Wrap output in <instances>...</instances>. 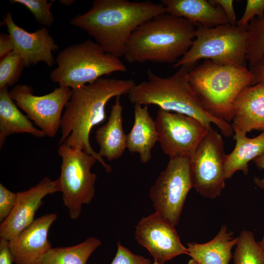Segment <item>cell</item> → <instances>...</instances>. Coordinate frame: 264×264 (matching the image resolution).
Segmentation results:
<instances>
[{
	"instance_id": "cell-1",
	"label": "cell",
	"mask_w": 264,
	"mask_h": 264,
	"mask_svg": "<svg viewBox=\"0 0 264 264\" xmlns=\"http://www.w3.org/2000/svg\"><path fill=\"white\" fill-rule=\"evenodd\" d=\"M135 85L132 79L100 78L95 82L72 89L61 122L62 136L59 144L82 150L94 156L107 173L111 166L107 164L90 144L92 128L106 118L105 107L112 98L129 94Z\"/></svg>"
},
{
	"instance_id": "cell-2",
	"label": "cell",
	"mask_w": 264,
	"mask_h": 264,
	"mask_svg": "<svg viewBox=\"0 0 264 264\" xmlns=\"http://www.w3.org/2000/svg\"><path fill=\"white\" fill-rule=\"evenodd\" d=\"M165 13L163 4L151 1L95 0L88 11L77 15L70 23L92 36L106 52L120 58L134 31Z\"/></svg>"
},
{
	"instance_id": "cell-3",
	"label": "cell",
	"mask_w": 264,
	"mask_h": 264,
	"mask_svg": "<svg viewBox=\"0 0 264 264\" xmlns=\"http://www.w3.org/2000/svg\"><path fill=\"white\" fill-rule=\"evenodd\" d=\"M189 68L181 66L172 75L161 77L148 69V80L135 84L129 93L130 102L134 105H156L163 110L197 119L208 129L214 124L225 137L233 136L229 122L213 116L203 108L189 82Z\"/></svg>"
},
{
	"instance_id": "cell-4",
	"label": "cell",
	"mask_w": 264,
	"mask_h": 264,
	"mask_svg": "<svg viewBox=\"0 0 264 264\" xmlns=\"http://www.w3.org/2000/svg\"><path fill=\"white\" fill-rule=\"evenodd\" d=\"M196 28L183 18L166 13L159 15L134 31L124 57L130 63H176L190 48Z\"/></svg>"
},
{
	"instance_id": "cell-5",
	"label": "cell",
	"mask_w": 264,
	"mask_h": 264,
	"mask_svg": "<svg viewBox=\"0 0 264 264\" xmlns=\"http://www.w3.org/2000/svg\"><path fill=\"white\" fill-rule=\"evenodd\" d=\"M188 78L205 110L228 122L232 120L237 97L253 82L246 67L221 65L209 60L189 70Z\"/></svg>"
},
{
	"instance_id": "cell-6",
	"label": "cell",
	"mask_w": 264,
	"mask_h": 264,
	"mask_svg": "<svg viewBox=\"0 0 264 264\" xmlns=\"http://www.w3.org/2000/svg\"><path fill=\"white\" fill-rule=\"evenodd\" d=\"M55 61L57 66L50 73L51 80L60 87L71 89L104 75L127 71L119 58L106 52L90 40L66 47L59 52Z\"/></svg>"
},
{
	"instance_id": "cell-7",
	"label": "cell",
	"mask_w": 264,
	"mask_h": 264,
	"mask_svg": "<svg viewBox=\"0 0 264 264\" xmlns=\"http://www.w3.org/2000/svg\"><path fill=\"white\" fill-rule=\"evenodd\" d=\"M247 47L246 29L229 23L210 28L198 26L190 48L174 67L190 68L202 59L221 65L246 67Z\"/></svg>"
},
{
	"instance_id": "cell-8",
	"label": "cell",
	"mask_w": 264,
	"mask_h": 264,
	"mask_svg": "<svg viewBox=\"0 0 264 264\" xmlns=\"http://www.w3.org/2000/svg\"><path fill=\"white\" fill-rule=\"evenodd\" d=\"M58 153L62 159L58 178L63 201L70 217L77 219L82 205L90 203L93 198L97 175L91 169L97 160L92 155L65 143L60 145Z\"/></svg>"
},
{
	"instance_id": "cell-9",
	"label": "cell",
	"mask_w": 264,
	"mask_h": 264,
	"mask_svg": "<svg viewBox=\"0 0 264 264\" xmlns=\"http://www.w3.org/2000/svg\"><path fill=\"white\" fill-rule=\"evenodd\" d=\"M193 188L190 158H170L166 168L150 189L155 212L175 227L180 220L187 196Z\"/></svg>"
},
{
	"instance_id": "cell-10",
	"label": "cell",
	"mask_w": 264,
	"mask_h": 264,
	"mask_svg": "<svg viewBox=\"0 0 264 264\" xmlns=\"http://www.w3.org/2000/svg\"><path fill=\"white\" fill-rule=\"evenodd\" d=\"M226 156L221 135L211 127L190 158L193 188L201 196L214 199L221 195L226 180Z\"/></svg>"
},
{
	"instance_id": "cell-11",
	"label": "cell",
	"mask_w": 264,
	"mask_h": 264,
	"mask_svg": "<svg viewBox=\"0 0 264 264\" xmlns=\"http://www.w3.org/2000/svg\"><path fill=\"white\" fill-rule=\"evenodd\" d=\"M72 92L70 88L59 87L49 93L38 96L34 94L31 87L18 84L9 91V94L46 136L53 137L61 128L62 111Z\"/></svg>"
},
{
	"instance_id": "cell-12",
	"label": "cell",
	"mask_w": 264,
	"mask_h": 264,
	"mask_svg": "<svg viewBox=\"0 0 264 264\" xmlns=\"http://www.w3.org/2000/svg\"><path fill=\"white\" fill-rule=\"evenodd\" d=\"M154 121L161 148L169 158H191L208 130L192 117L161 109Z\"/></svg>"
},
{
	"instance_id": "cell-13",
	"label": "cell",
	"mask_w": 264,
	"mask_h": 264,
	"mask_svg": "<svg viewBox=\"0 0 264 264\" xmlns=\"http://www.w3.org/2000/svg\"><path fill=\"white\" fill-rule=\"evenodd\" d=\"M134 237L153 257L152 264H164L177 256L188 254L175 227L155 212L138 221Z\"/></svg>"
},
{
	"instance_id": "cell-14",
	"label": "cell",
	"mask_w": 264,
	"mask_h": 264,
	"mask_svg": "<svg viewBox=\"0 0 264 264\" xmlns=\"http://www.w3.org/2000/svg\"><path fill=\"white\" fill-rule=\"evenodd\" d=\"M60 192L59 178L45 177L27 190L16 193L15 205L8 217L0 224V238L10 241L17 236L35 220L36 212L46 196Z\"/></svg>"
},
{
	"instance_id": "cell-15",
	"label": "cell",
	"mask_w": 264,
	"mask_h": 264,
	"mask_svg": "<svg viewBox=\"0 0 264 264\" xmlns=\"http://www.w3.org/2000/svg\"><path fill=\"white\" fill-rule=\"evenodd\" d=\"M3 21L14 43L13 51L20 55L25 67L41 62L49 67L55 64L52 52L57 50L58 46L46 27L28 32L15 23L10 12L3 17Z\"/></svg>"
},
{
	"instance_id": "cell-16",
	"label": "cell",
	"mask_w": 264,
	"mask_h": 264,
	"mask_svg": "<svg viewBox=\"0 0 264 264\" xmlns=\"http://www.w3.org/2000/svg\"><path fill=\"white\" fill-rule=\"evenodd\" d=\"M57 218L55 213L44 215L8 241L15 264H41L44 255L52 247L47 236L50 226Z\"/></svg>"
},
{
	"instance_id": "cell-17",
	"label": "cell",
	"mask_w": 264,
	"mask_h": 264,
	"mask_svg": "<svg viewBox=\"0 0 264 264\" xmlns=\"http://www.w3.org/2000/svg\"><path fill=\"white\" fill-rule=\"evenodd\" d=\"M232 121L234 132L246 135L253 130L264 131V84L252 85L240 93Z\"/></svg>"
},
{
	"instance_id": "cell-18",
	"label": "cell",
	"mask_w": 264,
	"mask_h": 264,
	"mask_svg": "<svg viewBox=\"0 0 264 264\" xmlns=\"http://www.w3.org/2000/svg\"><path fill=\"white\" fill-rule=\"evenodd\" d=\"M161 2L166 13L183 18L196 27L210 28L229 23L220 7L209 0H162Z\"/></svg>"
},
{
	"instance_id": "cell-19",
	"label": "cell",
	"mask_w": 264,
	"mask_h": 264,
	"mask_svg": "<svg viewBox=\"0 0 264 264\" xmlns=\"http://www.w3.org/2000/svg\"><path fill=\"white\" fill-rule=\"evenodd\" d=\"M158 142L155 121L150 115L147 106H134V123L127 134V148L139 154L141 162L146 164L152 158V150Z\"/></svg>"
},
{
	"instance_id": "cell-20",
	"label": "cell",
	"mask_w": 264,
	"mask_h": 264,
	"mask_svg": "<svg viewBox=\"0 0 264 264\" xmlns=\"http://www.w3.org/2000/svg\"><path fill=\"white\" fill-rule=\"evenodd\" d=\"M123 110L120 96H117L107 122L95 132V139L99 146L98 153L109 161L120 158L127 148V134L122 125Z\"/></svg>"
},
{
	"instance_id": "cell-21",
	"label": "cell",
	"mask_w": 264,
	"mask_h": 264,
	"mask_svg": "<svg viewBox=\"0 0 264 264\" xmlns=\"http://www.w3.org/2000/svg\"><path fill=\"white\" fill-rule=\"evenodd\" d=\"M237 242V238L233 237V232H228L227 226L223 225L210 241L187 243V255L199 264H228Z\"/></svg>"
},
{
	"instance_id": "cell-22",
	"label": "cell",
	"mask_w": 264,
	"mask_h": 264,
	"mask_svg": "<svg viewBox=\"0 0 264 264\" xmlns=\"http://www.w3.org/2000/svg\"><path fill=\"white\" fill-rule=\"evenodd\" d=\"M8 87L0 88V148L4 144L6 138L14 133H27L37 137L45 136L19 110L10 96Z\"/></svg>"
},
{
	"instance_id": "cell-23",
	"label": "cell",
	"mask_w": 264,
	"mask_h": 264,
	"mask_svg": "<svg viewBox=\"0 0 264 264\" xmlns=\"http://www.w3.org/2000/svg\"><path fill=\"white\" fill-rule=\"evenodd\" d=\"M233 137L236 141L235 146L226 156V179L231 178L239 171L246 175L248 172L249 162L264 153V131L253 138H249L246 134L235 132Z\"/></svg>"
},
{
	"instance_id": "cell-24",
	"label": "cell",
	"mask_w": 264,
	"mask_h": 264,
	"mask_svg": "<svg viewBox=\"0 0 264 264\" xmlns=\"http://www.w3.org/2000/svg\"><path fill=\"white\" fill-rule=\"evenodd\" d=\"M101 244L98 238L88 237L73 246L51 247L41 264H86L90 256Z\"/></svg>"
},
{
	"instance_id": "cell-25",
	"label": "cell",
	"mask_w": 264,
	"mask_h": 264,
	"mask_svg": "<svg viewBox=\"0 0 264 264\" xmlns=\"http://www.w3.org/2000/svg\"><path fill=\"white\" fill-rule=\"evenodd\" d=\"M236 245L234 264H264V248L255 240L251 231L242 230Z\"/></svg>"
},
{
	"instance_id": "cell-26",
	"label": "cell",
	"mask_w": 264,
	"mask_h": 264,
	"mask_svg": "<svg viewBox=\"0 0 264 264\" xmlns=\"http://www.w3.org/2000/svg\"><path fill=\"white\" fill-rule=\"evenodd\" d=\"M246 30L248 47L246 60L250 68L264 54V16L252 19Z\"/></svg>"
},
{
	"instance_id": "cell-27",
	"label": "cell",
	"mask_w": 264,
	"mask_h": 264,
	"mask_svg": "<svg viewBox=\"0 0 264 264\" xmlns=\"http://www.w3.org/2000/svg\"><path fill=\"white\" fill-rule=\"evenodd\" d=\"M23 61L20 55L12 51L0 61V88L13 86L20 77L23 67Z\"/></svg>"
},
{
	"instance_id": "cell-28",
	"label": "cell",
	"mask_w": 264,
	"mask_h": 264,
	"mask_svg": "<svg viewBox=\"0 0 264 264\" xmlns=\"http://www.w3.org/2000/svg\"><path fill=\"white\" fill-rule=\"evenodd\" d=\"M53 0H11L10 3H19L26 7L34 16L37 22L43 26H50L54 22L50 8Z\"/></svg>"
},
{
	"instance_id": "cell-29",
	"label": "cell",
	"mask_w": 264,
	"mask_h": 264,
	"mask_svg": "<svg viewBox=\"0 0 264 264\" xmlns=\"http://www.w3.org/2000/svg\"><path fill=\"white\" fill-rule=\"evenodd\" d=\"M264 16V0H247L244 13L237 22L236 25L246 29L250 21L254 18Z\"/></svg>"
},
{
	"instance_id": "cell-30",
	"label": "cell",
	"mask_w": 264,
	"mask_h": 264,
	"mask_svg": "<svg viewBox=\"0 0 264 264\" xmlns=\"http://www.w3.org/2000/svg\"><path fill=\"white\" fill-rule=\"evenodd\" d=\"M110 264H151V261L144 256L134 254L118 242L117 251Z\"/></svg>"
},
{
	"instance_id": "cell-31",
	"label": "cell",
	"mask_w": 264,
	"mask_h": 264,
	"mask_svg": "<svg viewBox=\"0 0 264 264\" xmlns=\"http://www.w3.org/2000/svg\"><path fill=\"white\" fill-rule=\"evenodd\" d=\"M16 193L0 183V221H4L12 211L16 203Z\"/></svg>"
},
{
	"instance_id": "cell-32",
	"label": "cell",
	"mask_w": 264,
	"mask_h": 264,
	"mask_svg": "<svg viewBox=\"0 0 264 264\" xmlns=\"http://www.w3.org/2000/svg\"><path fill=\"white\" fill-rule=\"evenodd\" d=\"M209 1L214 5L220 7L227 18L229 24L236 25V16L233 0H210Z\"/></svg>"
},
{
	"instance_id": "cell-33",
	"label": "cell",
	"mask_w": 264,
	"mask_h": 264,
	"mask_svg": "<svg viewBox=\"0 0 264 264\" xmlns=\"http://www.w3.org/2000/svg\"><path fill=\"white\" fill-rule=\"evenodd\" d=\"M252 77V85L264 84V54L259 61L252 67L249 68Z\"/></svg>"
},
{
	"instance_id": "cell-34",
	"label": "cell",
	"mask_w": 264,
	"mask_h": 264,
	"mask_svg": "<svg viewBox=\"0 0 264 264\" xmlns=\"http://www.w3.org/2000/svg\"><path fill=\"white\" fill-rule=\"evenodd\" d=\"M13 256L9 246V241L0 238V264H12Z\"/></svg>"
},
{
	"instance_id": "cell-35",
	"label": "cell",
	"mask_w": 264,
	"mask_h": 264,
	"mask_svg": "<svg viewBox=\"0 0 264 264\" xmlns=\"http://www.w3.org/2000/svg\"><path fill=\"white\" fill-rule=\"evenodd\" d=\"M14 45L12 38L8 34H0V58L13 51Z\"/></svg>"
},
{
	"instance_id": "cell-36",
	"label": "cell",
	"mask_w": 264,
	"mask_h": 264,
	"mask_svg": "<svg viewBox=\"0 0 264 264\" xmlns=\"http://www.w3.org/2000/svg\"><path fill=\"white\" fill-rule=\"evenodd\" d=\"M253 161L259 169L264 170V153L255 158ZM254 181L258 187L264 189V177L262 178L255 177Z\"/></svg>"
},
{
	"instance_id": "cell-37",
	"label": "cell",
	"mask_w": 264,
	"mask_h": 264,
	"mask_svg": "<svg viewBox=\"0 0 264 264\" xmlns=\"http://www.w3.org/2000/svg\"><path fill=\"white\" fill-rule=\"evenodd\" d=\"M73 0H61L60 2L64 5L69 6L73 3Z\"/></svg>"
},
{
	"instance_id": "cell-38",
	"label": "cell",
	"mask_w": 264,
	"mask_h": 264,
	"mask_svg": "<svg viewBox=\"0 0 264 264\" xmlns=\"http://www.w3.org/2000/svg\"><path fill=\"white\" fill-rule=\"evenodd\" d=\"M187 264H199L197 263L196 261H195L193 259H191L188 261Z\"/></svg>"
},
{
	"instance_id": "cell-39",
	"label": "cell",
	"mask_w": 264,
	"mask_h": 264,
	"mask_svg": "<svg viewBox=\"0 0 264 264\" xmlns=\"http://www.w3.org/2000/svg\"><path fill=\"white\" fill-rule=\"evenodd\" d=\"M259 242L260 244L261 245V246L264 248V235L262 239V240L260 242Z\"/></svg>"
}]
</instances>
